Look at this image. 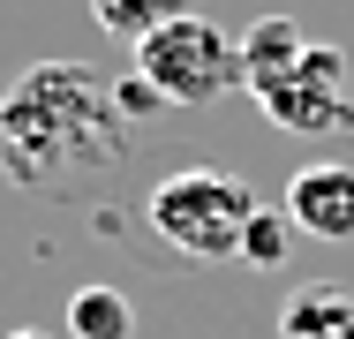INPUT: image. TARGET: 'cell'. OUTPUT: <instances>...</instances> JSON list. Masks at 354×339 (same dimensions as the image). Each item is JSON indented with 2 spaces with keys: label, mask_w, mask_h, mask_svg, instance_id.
I'll return each instance as SVG.
<instances>
[{
  "label": "cell",
  "mask_w": 354,
  "mask_h": 339,
  "mask_svg": "<svg viewBox=\"0 0 354 339\" xmlns=\"http://www.w3.org/2000/svg\"><path fill=\"white\" fill-rule=\"evenodd\" d=\"M136 75L166 106H218L241 83V38H226L212 15H174L166 30H151L136 46Z\"/></svg>",
  "instance_id": "obj_3"
},
{
  "label": "cell",
  "mask_w": 354,
  "mask_h": 339,
  "mask_svg": "<svg viewBox=\"0 0 354 339\" xmlns=\"http://www.w3.org/2000/svg\"><path fill=\"white\" fill-rule=\"evenodd\" d=\"M301 53H309V30H301L294 15H257V23L241 30V83H249V91H264V83L294 75Z\"/></svg>",
  "instance_id": "obj_6"
},
{
  "label": "cell",
  "mask_w": 354,
  "mask_h": 339,
  "mask_svg": "<svg viewBox=\"0 0 354 339\" xmlns=\"http://www.w3.org/2000/svg\"><path fill=\"white\" fill-rule=\"evenodd\" d=\"M143 219L181 257H204V264L212 257H241V226L257 219V189L241 174H226V166H181V174H166L151 189Z\"/></svg>",
  "instance_id": "obj_2"
},
{
  "label": "cell",
  "mask_w": 354,
  "mask_h": 339,
  "mask_svg": "<svg viewBox=\"0 0 354 339\" xmlns=\"http://www.w3.org/2000/svg\"><path fill=\"white\" fill-rule=\"evenodd\" d=\"M129 121L91 61H38L0 91V166L15 189H61L113 166Z\"/></svg>",
  "instance_id": "obj_1"
},
{
  "label": "cell",
  "mask_w": 354,
  "mask_h": 339,
  "mask_svg": "<svg viewBox=\"0 0 354 339\" xmlns=\"http://www.w3.org/2000/svg\"><path fill=\"white\" fill-rule=\"evenodd\" d=\"M286 219L309 241H354V166L317 158L286 181Z\"/></svg>",
  "instance_id": "obj_5"
},
{
  "label": "cell",
  "mask_w": 354,
  "mask_h": 339,
  "mask_svg": "<svg viewBox=\"0 0 354 339\" xmlns=\"http://www.w3.org/2000/svg\"><path fill=\"white\" fill-rule=\"evenodd\" d=\"M113 106H121V121H151V113H166V98L143 83V75H129V83H113Z\"/></svg>",
  "instance_id": "obj_11"
},
{
  "label": "cell",
  "mask_w": 354,
  "mask_h": 339,
  "mask_svg": "<svg viewBox=\"0 0 354 339\" xmlns=\"http://www.w3.org/2000/svg\"><path fill=\"white\" fill-rule=\"evenodd\" d=\"M257 106H264V121L286 129V136H332V129H347V121H354V106H347V53L324 46V38H309V53L294 61V75L264 83Z\"/></svg>",
  "instance_id": "obj_4"
},
{
  "label": "cell",
  "mask_w": 354,
  "mask_h": 339,
  "mask_svg": "<svg viewBox=\"0 0 354 339\" xmlns=\"http://www.w3.org/2000/svg\"><path fill=\"white\" fill-rule=\"evenodd\" d=\"M279 339H354V294L347 286H301L279 309Z\"/></svg>",
  "instance_id": "obj_7"
},
{
  "label": "cell",
  "mask_w": 354,
  "mask_h": 339,
  "mask_svg": "<svg viewBox=\"0 0 354 339\" xmlns=\"http://www.w3.org/2000/svg\"><path fill=\"white\" fill-rule=\"evenodd\" d=\"M8 339H53V332H30V324H23V332H8Z\"/></svg>",
  "instance_id": "obj_12"
},
{
  "label": "cell",
  "mask_w": 354,
  "mask_h": 339,
  "mask_svg": "<svg viewBox=\"0 0 354 339\" xmlns=\"http://www.w3.org/2000/svg\"><path fill=\"white\" fill-rule=\"evenodd\" d=\"M91 15H98V30H106V38L143 46L151 30H166L174 15H189V0H91Z\"/></svg>",
  "instance_id": "obj_9"
},
{
  "label": "cell",
  "mask_w": 354,
  "mask_h": 339,
  "mask_svg": "<svg viewBox=\"0 0 354 339\" xmlns=\"http://www.w3.org/2000/svg\"><path fill=\"white\" fill-rule=\"evenodd\" d=\"M286 249H294V219L257 203V219L241 226V257H249V264H264V271H279V264H286Z\"/></svg>",
  "instance_id": "obj_10"
},
{
  "label": "cell",
  "mask_w": 354,
  "mask_h": 339,
  "mask_svg": "<svg viewBox=\"0 0 354 339\" xmlns=\"http://www.w3.org/2000/svg\"><path fill=\"white\" fill-rule=\"evenodd\" d=\"M68 339H136V302L106 279L68 294Z\"/></svg>",
  "instance_id": "obj_8"
}]
</instances>
